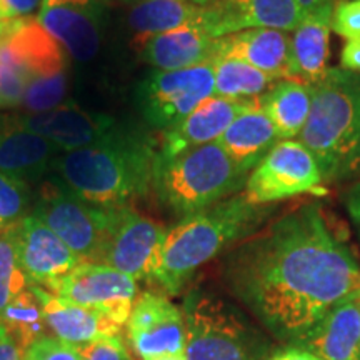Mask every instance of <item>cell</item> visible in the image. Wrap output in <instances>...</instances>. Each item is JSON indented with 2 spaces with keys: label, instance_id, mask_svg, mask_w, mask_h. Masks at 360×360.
<instances>
[{
  "label": "cell",
  "instance_id": "cell-28",
  "mask_svg": "<svg viewBox=\"0 0 360 360\" xmlns=\"http://www.w3.org/2000/svg\"><path fill=\"white\" fill-rule=\"evenodd\" d=\"M210 64L214 67L215 97L254 102L277 80L236 58L217 57Z\"/></svg>",
  "mask_w": 360,
  "mask_h": 360
},
{
  "label": "cell",
  "instance_id": "cell-39",
  "mask_svg": "<svg viewBox=\"0 0 360 360\" xmlns=\"http://www.w3.org/2000/svg\"><path fill=\"white\" fill-rule=\"evenodd\" d=\"M4 4L13 19H19V17H29L39 7V4H42V0H4Z\"/></svg>",
  "mask_w": 360,
  "mask_h": 360
},
{
  "label": "cell",
  "instance_id": "cell-22",
  "mask_svg": "<svg viewBox=\"0 0 360 360\" xmlns=\"http://www.w3.org/2000/svg\"><path fill=\"white\" fill-rule=\"evenodd\" d=\"M35 294L42 302L44 317L47 328L53 337L70 345H82L89 342L120 335L122 326L112 321L107 315L98 314L80 305L51 294L42 287L32 285Z\"/></svg>",
  "mask_w": 360,
  "mask_h": 360
},
{
  "label": "cell",
  "instance_id": "cell-24",
  "mask_svg": "<svg viewBox=\"0 0 360 360\" xmlns=\"http://www.w3.org/2000/svg\"><path fill=\"white\" fill-rule=\"evenodd\" d=\"M212 7L217 12L215 39L257 27L292 32L304 17L295 0H222Z\"/></svg>",
  "mask_w": 360,
  "mask_h": 360
},
{
  "label": "cell",
  "instance_id": "cell-25",
  "mask_svg": "<svg viewBox=\"0 0 360 360\" xmlns=\"http://www.w3.org/2000/svg\"><path fill=\"white\" fill-rule=\"evenodd\" d=\"M278 141L281 137L274 124L255 105L238 115L217 142L238 172L249 175Z\"/></svg>",
  "mask_w": 360,
  "mask_h": 360
},
{
  "label": "cell",
  "instance_id": "cell-43",
  "mask_svg": "<svg viewBox=\"0 0 360 360\" xmlns=\"http://www.w3.org/2000/svg\"><path fill=\"white\" fill-rule=\"evenodd\" d=\"M162 360H187L186 357H167V359H162Z\"/></svg>",
  "mask_w": 360,
  "mask_h": 360
},
{
  "label": "cell",
  "instance_id": "cell-20",
  "mask_svg": "<svg viewBox=\"0 0 360 360\" xmlns=\"http://www.w3.org/2000/svg\"><path fill=\"white\" fill-rule=\"evenodd\" d=\"M290 345L322 360H360V292L332 307L312 330Z\"/></svg>",
  "mask_w": 360,
  "mask_h": 360
},
{
  "label": "cell",
  "instance_id": "cell-1",
  "mask_svg": "<svg viewBox=\"0 0 360 360\" xmlns=\"http://www.w3.org/2000/svg\"><path fill=\"white\" fill-rule=\"evenodd\" d=\"M220 277L283 345L295 344L328 310L360 292L357 259L319 202L287 210L225 252Z\"/></svg>",
  "mask_w": 360,
  "mask_h": 360
},
{
  "label": "cell",
  "instance_id": "cell-5",
  "mask_svg": "<svg viewBox=\"0 0 360 360\" xmlns=\"http://www.w3.org/2000/svg\"><path fill=\"white\" fill-rule=\"evenodd\" d=\"M312 87V107L299 141L321 167L323 182L360 172V72L328 69Z\"/></svg>",
  "mask_w": 360,
  "mask_h": 360
},
{
  "label": "cell",
  "instance_id": "cell-34",
  "mask_svg": "<svg viewBox=\"0 0 360 360\" xmlns=\"http://www.w3.org/2000/svg\"><path fill=\"white\" fill-rule=\"evenodd\" d=\"M332 30L347 40L360 39V0H340L335 4Z\"/></svg>",
  "mask_w": 360,
  "mask_h": 360
},
{
  "label": "cell",
  "instance_id": "cell-17",
  "mask_svg": "<svg viewBox=\"0 0 360 360\" xmlns=\"http://www.w3.org/2000/svg\"><path fill=\"white\" fill-rule=\"evenodd\" d=\"M255 105L257 101L240 102L215 96L205 98L186 119L164 130L157 154L160 157H174L191 148L217 142L220 135L238 115Z\"/></svg>",
  "mask_w": 360,
  "mask_h": 360
},
{
  "label": "cell",
  "instance_id": "cell-11",
  "mask_svg": "<svg viewBox=\"0 0 360 360\" xmlns=\"http://www.w3.org/2000/svg\"><path fill=\"white\" fill-rule=\"evenodd\" d=\"M167 229L130 205L110 207V222L96 264L109 265L134 281H152Z\"/></svg>",
  "mask_w": 360,
  "mask_h": 360
},
{
  "label": "cell",
  "instance_id": "cell-14",
  "mask_svg": "<svg viewBox=\"0 0 360 360\" xmlns=\"http://www.w3.org/2000/svg\"><path fill=\"white\" fill-rule=\"evenodd\" d=\"M11 231L17 257L32 285L52 292L67 274L82 264L65 242L32 214Z\"/></svg>",
  "mask_w": 360,
  "mask_h": 360
},
{
  "label": "cell",
  "instance_id": "cell-26",
  "mask_svg": "<svg viewBox=\"0 0 360 360\" xmlns=\"http://www.w3.org/2000/svg\"><path fill=\"white\" fill-rule=\"evenodd\" d=\"M214 22V7L193 6L187 0H142L129 13V25L137 34L139 42L188 25L204 27L212 35Z\"/></svg>",
  "mask_w": 360,
  "mask_h": 360
},
{
  "label": "cell",
  "instance_id": "cell-9",
  "mask_svg": "<svg viewBox=\"0 0 360 360\" xmlns=\"http://www.w3.org/2000/svg\"><path fill=\"white\" fill-rule=\"evenodd\" d=\"M215 96L212 64L150 72L137 87V105L152 127L167 130Z\"/></svg>",
  "mask_w": 360,
  "mask_h": 360
},
{
  "label": "cell",
  "instance_id": "cell-23",
  "mask_svg": "<svg viewBox=\"0 0 360 360\" xmlns=\"http://www.w3.org/2000/svg\"><path fill=\"white\" fill-rule=\"evenodd\" d=\"M335 4H328L307 13L292 30L289 79L314 85L327 74L328 42Z\"/></svg>",
  "mask_w": 360,
  "mask_h": 360
},
{
  "label": "cell",
  "instance_id": "cell-30",
  "mask_svg": "<svg viewBox=\"0 0 360 360\" xmlns=\"http://www.w3.org/2000/svg\"><path fill=\"white\" fill-rule=\"evenodd\" d=\"M32 285L17 257L12 231L0 232V315L8 304Z\"/></svg>",
  "mask_w": 360,
  "mask_h": 360
},
{
  "label": "cell",
  "instance_id": "cell-33",
  "mask_svg": "<svg viewBox=\"0 0 360 360\" xmlns=\"http://www.w3.org/2000/svg\"><path fill=\"white\" fill-rule=\"evenodd\" d=\"M24 360H80V357L75 345L45 335L25 350Z\"/></svg>",
  "mask_w": 360,
  "mask_h": 360
},
{
  "label": "cell",
  "instance_id": "cell-38",
  "mask_svg": "<svg viewBox=\"0 0 360 360\" xmlns=\"http://www.w3.org/2000/svg\"><path fill=\"white\" fill-rule=\"evenodd\" d=\"M345 207L360 237V182L350 187L345 193Z\"/></svg>",
  "mask_w": 360,
  "mask_h": 360
},
{
  "label": "cell",
  "instance_id": "cell-19",
  "mask_svg": "<svg viewBox=\"0 0 360 360\" xmlns=\"http://www.w3.org/2000/svg\"><path fill=\"white\" fill-rule=\"evenodd\" d=\"M236 58L274 79H289L290 35L277 29H245L215 40V58Z\"/></svg>",
  "mask_w": 360,
  "mask_h": 360
},
{
  "label": "cell",
  "instance_id": "cell-32",
  "mask_svg": "<svg viewBox=\"0 0 360 360\" xmlns=\"http://www.w3.org/2000/svg\"><path fill=\"white\" fill-rule=\"evenodd\" d=\"M77 352L80 360H130L127 345L120 335L77 345Z\"/></svg>",
  "mask_w": 360,
  "mask_h": 360
},
{
  "label": "cell",
  "instance_id": "cell-18",
  "mask_svg": "<svg viewBox=\"0 0 360 360\" xmlns=\"http://www.w3.org/2000/svg\"><path fill=\"white\" fill-rule=\"evenodd\" d=\"M60 154L42 135L22 127L15 117H0V172L24 184L37 182Z\"/></svg>",
  "mask_w": 360,
  "mask_h": 360
},
{
  "label": "cell",
  "instance_id": "cell-16",
  "mask_svg": "<svg viewBox=\"0 0 360 360\" xmlns=\"http://www.w3.org/2000/svg\"><path fill=\"white\" fill-rule=\"evenodd\" d=\"M17 122L30 132L42 135L60 152H72L103 141L119 127L109 115L90 114L74 103H62L42 114L17 115Z\"/></svg>",
  "mask_w": 360,
  "mask_h": 360
},
{
  "label": "cell",
  "instance_id": "cell-15",
  "mask_svg": "<svg viewBox=\"0 0 360 360\" xmlns=\"http://www.w3.org/2000/svg\"><path fill=\"white\" fill-rule=\"evenodd\" d=\"M39 24L77 62H89L101 49L102 7L97 0H42Z\"/></svg>",
  "mask_w": 360,
  "mask_h": 360
},
{
  "label": "cell",
  "instance_id": "cell-44",
  "mask_svg": "<svg viewBox=\"0 0 360 360\" xmlns=\"http://www.w3.org/2000/svg\"><path fill=\"white\" fill-rule=\"evenodd\" d=\"M127 2H142V0H127Z\"/></svg>",
  "mask_w": 360,
  "mask_h": 360
},
{
  "label": "cell",
  "instance_id": "cell-21",
  "mask_svg": "<svg viewBox=\"0 0 360 360\" xmlns=\"http://www.w3.org/2000/svg\"><path fill=\"white\" fill-rule=\"evenodd\" d=\"M215 40L204 27L188 25L141 40L139 51L155 70L191 69L214 60Z\"/></svg>",
  "mask_w": 360,
  "mask_h": 360
},
{
  "label": "cell",
  "instance_id": "cell-36",
  "mask_svg": "<svg viewBox=\"0 0 360 360\" xmlns=\"http://www.w3.org/2000/svg\"><path fill=\"white\" fill-rule=\"evenodd\" d=\"M267 360H322L317 355H314L309 350L297 345H282V347L274 349V352L269 355Z\"/></svg>",
  "mask_w": 360,
  "mask_h": 360
},
{
  "label": "cell",
  "instance_id": "cell-42",
  "mask_svg": "<svg viewBox=\"0 0 360 360\" xmlns=\"http://www.w3.org/2000/svg\"><path fill=\"white\" fill-rule=\"evenodd\" d=\"M187 2H191L193 6H199V7H212L215 4L222 2V0H187Z\"/></svg>",
  "mask_w": 360,
  "mask_h": 360
},
{
  "label": "cell",
  "instance_id": "cell-29",
  "mask_svg": "<svg viewBox=\"0 0 360 360\" xmlns=\"http://www.w3.org/2000/svg\"><path fill=\"white\" fill-rule=\"evenodd\" d=\"M0 323L6 327L8 335L15 340L22 352L45 337V330L49 328L45 323L42 302L32 285L7 305L0 315Z\"/></svg>",
  "mask_w": 360,
  "mask_h": 360
},
{
  "label": "cell",
  "instance_id": "cell-41",
  "mask_svg": "<svg viewBox=\"0 0 360 360\" xmlns=\"http://www.w3.org/2000/svg\"><path fill=\"white\" fill-rule=\"evenodd\" d=\"M11 19H13V17L11 15V12L7 11V7H6V4H4V0H0V30L4 29V25H6Z\"/></svg>",
  "mask_w": 360,
  "mask_h": 360
},
{
  "label": "cell",
  "instance_id": "cell-2",
  "mask_svg": "<svg viewBox=\"0 0 360 360\" xmlns=\"http://www.w3.org/2000/svg\"><path fill=\"white\" fill-rule=\"evenodd\" d=\"M157 152L147 134L119 125L94 146L62 152L53 169L82 199L101 207H120L152 191Z\"/></svg>",
  "mask_w": 360,
  "mask_h": 360
},
{
  "label": "cell",
  "instance_id": "cell-13",
  "mask_svg": "<svg viewBox=\"0 0 360 360\" xmlns=\"http://www.w3.org/2000/svg\"><path fill=\"white\" fill-rule=\"evenodd\" d=\"M125 327L130 347L141 360L186 357V319L167 295H139Z\"/></svg>",
  "mask_w": 360,
  "mask_h": 360
},
{
  "label": "cell",
  "instance_id": "cell-12",
  "mask_svg": "<svg viewBox=\"0 0 360 360\" xmlns=\"http://www.w3.org/2000/svg\"><path fill=\"white\" fill-rule=\"evenodd\" d=\"M51 294L107 315L125 327L139 297L137 281L109 265L82 262L57 283Z\"/></svg>",
  "mask_w": 360,
  "mask_h": 360
},
{
  "label": "cell",
  "instance_id": "cell-35",
  "mask_svg": "<svg viewBox=\"0 0 360 360\" xmlns=\"http://www.w3.org/2000/svg\"><path fill=\"white\" fill-rule=\"evenodd\" d=\"M340 67L345 70L360 72V39L347 40L340 53Z\"/></svg>",
  "mask_w": 360,
  "mask_h": 360
},
{
  "label": "cell",
  "instance_id": "cell-3",
  "mask_svg": "<svg viewBox=\"0 0 360 360\" xmlns=\"http://www.w3.org/2000/svg\"><path fill=\"white\" fill-rule=\"evenodd\" d=\"M274 212L276 204H252L240 192L180 219L167 231L152 282L165 294H179L197 270L257 232Z\"/></svg>",
  "mask_w": 360,
  "mask_h": 360
},
{
  "label": "cell",
  "instance_id": "cell-4",
  "mask_svg": "<svg viewBox=\"0 0 360 360\" xmlns=\"http://www.w3.org/2000/svg\"><path fill=\"white\" fill-rule=\"evenodd\" d=\"M65 49L37 19H11L0 30V107L42 114L62 105L69 90Z\"/></svg>",
  "mask_w": 360,
  "mask_h": 360
},
{
  "label": "cell",
  "instance_id": "cell-37",
  "mask_svg": "<svg viewBox=\"0 0 360 360\" xmlns=\"http://www.w3.org/2000/svg\"><path fill=\"white\" fill-rule=\"evenodd\" d=\"M0 360H24V352L0 323Z\"/></svg>",
  "mask_w": 360,
  "mask_h": 360
},
{
  "label": "cell",
  "instance_id": "cell-7",
  "mask_svg": "<svg viewBox=\"0 0 360 360\" xmlns=\"http://www.w3.org/2000/svg\"><path fill=\"white\" fill-rule=\"evenodd\" d=\"M182 314L187 360H267L274 352L264 328L222 297L188 292Z\"/></svg>",
  "mask_w": 360,
  "mask_h": 360
},
{
  "label": "cell",
  "instance_id": "cell-31",
  "mask_svg": "<svg viewBox=\"0 0 360 360\" xmlns=\"http://www.w3.org/2000/svg\"><path fill=\"white\" fill-rule=\"evenodd\" d=\"M30 192L27 184L0 172V232L11 231L27 217Z\"/></svg>",
  "mask_w": 360,
  "mask_h": 360
},
{
  "label": "cell",
  "instance_id": "cell-27",
  "mask_svg": "<svg viewBox=\"0 0 360 360\" xmlns=\"http://www.w3.org/2000/svg\"><path fill=\"white\" fill-rule=\"evenodd\" d=\"M257 107L274 124L281 141H295L307 124L312 87L299 79H278L257 98Z\"/></svg>",
  "mask_w": 360,
  "mask_h": 360
},
{
  "label": "cell",
  "instance_id": "cell-10",
  "mask_svg": "<svg viewBox=\"0 0 360 360\" xmlns=\"http://www.w3.org/2000/svg\"><path fill=\"white\" fill-rule=\"evenodd\" d=\"M317 160L299 141H278L245 180L242 193L257 205H274L302 193H321Z\"/></svg>",
  "mask_w": 360,
  "mask_h": 360
},
{
  "label": "cell",
  "instance_id": "cell-8",
  "mask_svg": "<svg viewBox=\"0 0 360 360\" xmlns=\"http://www.w3.org/2000/svg\"><path fill=\"white\" fill-rule=\"evenodd\" d=\"M57 233L82 262H97L110 222V207L82 199L62 180L42 184L34 214Z\"/></svg>",
  "mask_w": 360,
  "mask_h": 360
},
{
  "label": "cell",
  "instance_id": "cell-6",
  "mask_svg": "<svg viewBox=\"0 0 360 360\" xmlns=\"http://www.w3.org/2000/svg\"><path fill=\"white\" fill-rule=\"evenodd\" d=\"M247 177L219 142H212L174 157L157 154L152 191L162 205L184 219L240 193Z\"/></svg>",
  "mask_w": 360,
  "mask_h": 360
},
{
  "label": "cell",
  "instance_id": "cell-40",
  "mask_svg": "<svg viewBox=\"0 0 360 360\" xmlns=\"http://www.w3.org/2000/svg\"><path fill=\"white\" fill-rule=\"evenodd\" d=\"M295 2L302 15H307V13L317 11L323 6H328V4H337V0H295Z\"/></svg>",
  "mask_w": 360,
  "mask_h": 360
}]
</instances>
